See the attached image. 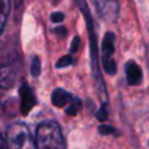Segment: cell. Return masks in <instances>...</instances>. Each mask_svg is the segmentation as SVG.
I'll return each instance as SVG.
<instances>
[{
	"label": "cell",
	"instance_id": "9a60e30c",
	"mask_svg": "<svg viewBox=\"0 0 149 149\" xmlns=\"http://www.w3.org/2000/svg\"><path fill=\"white\" fill-rule=\"evenodd\" d=\"M97 119L100 122H105L107 119V107H106V103H103L100 110L97 111Z\"/></svg>",
	"mask_w": 149,
	"mask_h": 149
},
{
	"label": "cell",
	"instance_id": "7a4b0ae2",
	"mask_svg": "<svg viewBox=\"0 0 149 149\" xmlns=\"http://www.w3.org/2000/svg\"><path fill=\"white\" fill-rule=\"evenodd\" d=\"M8 149H37L28 127L22 123L13 124L8 132Z\"/></svg>",
	"mask_w": 149,
	"mask_h": 149
},
{
	"label": "cell",
	"instance_id": "52a82bcc",
	"mask_svg": "<svg viewBox=\"0 0 149 149\" xmlns=\"http://www.w3.org/2000/svg\"><path fill=\"white\" fill-rule=\"evenodd\" d=\"M72 94L68 93L67 90L64 89H55L52 92V95H51V101H52V105L56 106V107H63L65 106L68 102L72 101Z\"/></svg>",
	"mask_w": 149,
	"mask_h": 149
},
{
	"label": "cell",
	"instance_id": "30bf717a",
	"mask_svg": "<svg viewBox=\"0 0 149 149\" xmlns=\"http://www.w3.org/2000/svg\"><path fill=\"white\" fill-rule=\"evenodd\" d=\"M8 10H9V0H0V34L5 26Z\"/></svg>",
	"mask_w": 149,
	"mask_h": 149
},
{
	"label": "cell",
	"instance_id": "44dd1931",
	"mask_svg": "<svg viewBox=\"0 0 149 149\" xmlns=\"http://www.w3.org/2000/svg\"><path fill=\"white\" fill-rule=\"evenodd\" d=\"M148 145H149V141H148Z\"/></svg>",
	"mask_w": 149,
	"mask_h": 149
},
{
	"label": "cell",
	"instance_id": "9c48e42d",
	"mask_svg": "<svg viewBox=\"0 0 149 149\" xmlns=\"http://www.w3.org/2000/svg\"><path fill=\"white\" fill-rule=\"evenodd\" d=\"M15 81V73L9 65H0V86L10 88Z\"/></svg>",
	"mask_w": 149,
	"mask_h": 149
},
{
	"label": "cell",
	"instance_id": "8fae6325",
	"mask_svg": "<svg viewBox=\"0 0 149 149\" xmlns=\"http://www.w3.org/2000/svg\"><path fill=\"white\" fill-rule=\"evenodd\" d=\"M102 65L106 73L109 74H115L116 73V64L115 60L113 58H103L102 59Z\"/></svg>",
	"mask_w": 149,
	"mask_h": 149
},
{
	"label": "cell",
	"instance_id": "4fadbf2b",
	"mask_svg": "<svg viewBox=\"0 0 149 149\" xmlns=\"http://www.w3.org/2000/svg\"><path fill=\"white\" fill-rule=\"evenodd\" d=\"M30 72L34 77H38L41 73V62H39L38 56L31 58V65H30Z\"/></svg>",
	"mask_w": 149,
	"mask_h": 149
},
{
	"label": "cell",
	"instance_id": "5bb4252c",
	"mask_svg": "<svg viewBox=\"0 0 149 149\" xmlns=\"http://www.w3.org/2000/svg\"><path fill=\"white\" fill-rule=\"evenodd\" d=\"M72 56L71 55H67V56H63L60 58L59 60L56 62V68H64V67H68V65L72 64Z\"/></svg>",
	"mask_w": 149,
	"mask_h": 149
},
{
	"label": "cell",
	"instance_id": "5b68a950",
	"mask_svg": "<svg viewBox=\"0 0 149 149\" xmlns=\"http://www.w3.org/2000/svg\"><path fill=\"white\" fill-rule=\"evenodd\" d=\"M20 95H21V113L24 115L29 113L33 109V106L36 105V95L34 92L31 90V88L26 84H22L20 88Z\"/></svg>",
	"mask_w": 149,
	"mask_h": 149
},
{
	"label": "cell",
	"instance_id": "ac0fdd59",
	"mask_svg": "<svg viewBox=\"0 0 149 149\" xmlns=\"http://www.w3.org/2000/svg\"><path fill=\"white\" fill-rule=\"evenodd\" d=\"M79 46H80V38L76 36L72 41V45H71V54H74L79 50Z\"/></svg>",
	"mask_w": 149,
	"mask_h": 149
},
{
	"label": "cell",
	"instance_id": "ba28073f",
	"mask_svg": "<svg viewBox=\"0 0 149 149\" xmlns=\"http://www.w3.org/2000/svg\"><path fill=\"white\" fill-rule=\"evenodd\" d=\"M114 41H115V36L111 31H107L103 37L102 41V59L103 58H113V54L115 51V45H114Z\"/></svg>",
	"mask_w": 149,
	"mask_h": 149
},
{
	"label": "cell",
	"instance_id": "ffe728a7",
	"mask_svg": "<svg viewBox=\"0 0 149 149\" xmlns=\"http://www.w3.org/2000/svg\"><path fill=\"white\" fill-rule=\"evenodd\" d=\"M0 149H8L7 144H5V141L1 139V136H0Z\"/></svg>",
	"mask_w": 149,
	"mask_h": 149
},
{
	"label": "cell",
	"instance_id": "6da1fadb",
	"mask_svg": "<svg viewBox=\"0 0 149 149\" xmlns=\"http://www.w3.org/2000/svg\"><path fill=\"white\" fill-rule=\"evenodd\" d=\"M37 149H65L60 127L55 122H42L37 127L36 134Z\"/></svg>",
	"mask_w": 149,
	"mask_h": 149
},
{
	"label": "cell",
	"instance_id": "8992f818",
	"mask_svg": "<svg viewBox=\"0 0 149 149\" xmlns=\"http://www.w3.org/2000/svg\"><path fill=\"white\" fill-rule=\"evenodd\" d=\"M126 74L128 85H139L143 81V71L135 62L130 60L126 64Z\"/></svg>",
	"mask_w": 149,
	"mask_h": 149
},
{
	"label": "cell",
	"instance_id": "3957f363",
	"mask_svg": "<svg viewBox=\"0 0 149 149\" xmlns=\"http://www.w3.org/2000/svg\"><path fill=\"white\" fill-rule=\"evenodd\" d=\"M79 5L80 8H82V13L84 17L86 20V26H88V31H89V42H90V54H92V64H93V73L94 77L98 80L100 84L103 85V80L100 79V72H98V64H97V37H95V31H94V25H93V20L90 17V12L88 5L85 4L84 0H79Z\"/></svg>",
	"mask_w": 149,
	"mask_h": 149
},
{
	"label": "cell",
	"instance_id": "d6986e66",
	"mask_svg": "<svg viewBox=\"0 0 149 149\" xmlns=\"http://www.w3.org/2000/svg\"><path fill=\"white\" fill-rule=\"evenodd\" d=\"M65 31H67V29H65V28H56V29H55V33H56V34H62V36H65Z\"/></svg>",
	"mask_w": 149,
	"mask_h": 149
},
{
	"label": "cell",
	"instance_id": "7c38bea8",
	"mask_svg": "<svg viewBox=\"0 0 149 149\" xmlns=\"http://www.w3.org/2000/svg\"><path fill=\"white\" fill-rule=\"evenodd\" d=\"M80 109H81V100L73 97L72 101L70 102V106L65 109V114L67 115H76Z\"/></svg>",
	"mask_w": 149,
	"mask_h": 149
},
{
	"label": "cell",
	"instance_id": "e0dca14e",
	"mask_svg": "<svg viewBox=\"0 0 149 149\" xmlns=\"http://www.w3.org/2000/svg\"><path fill=\"white\" fill-rule=\"evenodd\" d=\"M63 20H64V15H63L62 12H54L51 15V21L52 22L59 24V22H62Z\"/></svg>",
	"mask_w": 149,
	"mask_h": 149
},
{
	"label": "cell",
	"instance_id": "277c9868",
	"mask_svg": "<svg viewBox=\"0 0 149 149\" xmlns=\"http://www.w3.org/2000/svg\"><path fill=\"white\" fill-rule=\"evenodd\" d=\"M98 15L109 21H114L118 16V0H93Z\"/></svg>",
	"mask_w": 149,
	"mask_h": 149
},
{
	"label": "cell",
	"instance_id": "2e32d148",
	"mask_svg": "<svg viewBox=\"0 0 149 149\" xmlns=\"http://www.w3.org/2000/svg\"><path fill=\"white\" fill-rule=\"evenodd\" d=\"M98 132L102 135H110V134H114L115 132V130H114V127L111 126H100L98 127Z\"/></svg>",
	"mask_w": 149,
	"mask_h": 149
}]
</instances>
